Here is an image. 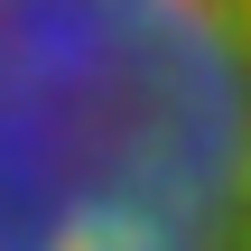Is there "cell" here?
<instances>
[{
    "mask_svg": "<svg viewBox=\"0 0 251 251\" xmlns=\"http://www.w3.org/2000/svg\"><path fill=\"white\" fill-rule=\"evenodd\" d=\"M0 251H251V0H0Z\"/></svg>",
    "mask_w": 251,
    "mask_h": 251,
    "instance_id": "cell-1",
    "label": "cell"
}]
</instances>
